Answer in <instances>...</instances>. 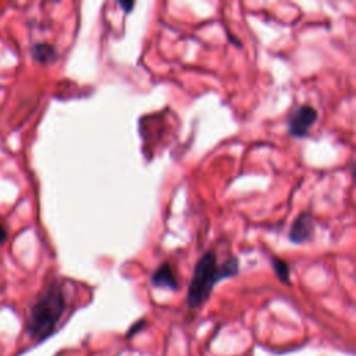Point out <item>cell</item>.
<instances>
[{"label": "cell", "mask_w": 356, "mask_h": 356, "mask_svg": "<svg viewBox=\"0 0 356 356\" xmlns=\"http://www.w3.org/2000/svg\"><path fill=\"white\" fill-rule=\"evenodd\" d=\"M239 271V261L236 257H229L222 264H218L217 256L213 250H207L197 260L192 281L188 288L186 305L191 309H199L210 296L216 284L224 278L234 277Z\"/></svg>", "instance_id": "obj_1"}, {"label": "cell", "mask_w": 356, "mask_h": 356, "mask_svg": "<svg viewBox=\"0 0 356 356\" xmlns=\"http://www.w3.org/2000/svg\"><path fill=\"white\" fill-rule=\"evenodd\" d=\"M67 309V299L58 282L50 284L29 312L26 334L31 339L43 341L51 335Z\"/></svg>", "instance_id": "obj_2"}, {"label": "cell", "mask_w": 356, "mask_h": 356, "mask_svg": "<svg viewBox=\"0 0 356 356\" xmlns=\"http://www.w3.org/2000/svg\"><path fill=\"white\" fill-rule=\"evenodd\" d=\"M318 113L314 107L309 104H302L295 108L288 117V132L295 138H305L309 134V129L317 121Z\"/></svg>", "instance_id": "obj_3"}, {"label": "cell", "mask_w": 356, "mask_h": 356, "mask_svg": "<svg viewBox=\"0 0 356 356\" xmlns=\"http://www.w3.org/2000/svg\"><path fill=\"white\" fill-rule=\"evenodd\" d=\"M289 241L293 243H305L313 236V217L310 213L299 214L291 225Z\"/></svg>", "instance_id": "obj_4"}, {"label": "cell", "mask_w": 356, "mask_h": 356, "mask_svg": "<svg viewBox=\"0 0 356 356\" xmlns=\"http://www.w3.org/2000/svg\"><path fill=\"white\" fill-rule=\"evenodd\" d=\"M152 284L157 288H168L175 291L178 288V282L175 274L168 263H163L152 275Z\"/></svg>", "instance_id": "obj_5"}, {"label": "cell", "mask_w": 356, "mask_h": 356, "mask_svg": "<svg viewBox=\"0 0 356 356\" xmlns=\"http://www.w3.org/2000/svg\"><path fill=\"white\" fill-rule=\"evenodd\" d=\"M32 54L33 57L42 63V64H49L51 61L56 60V50L53 46L47 44V43H39V44H35L33 49H32Z\"/></svg>", "instance_id": "obj_6"}, {"label": "cell", "mask_w": 356, "mask_h": 356, "mask_svg": "<svg viewBox=\"0 0 356 356\" xmlns=\"http://www.w3.org/2000/svg\"><path fill=\"white\" fill-rule=\"evenodd\" d=\"M271 266L278 277V280L284 284H289V266L280 257H271Z\"/></svg>", "instance_id": "obj_7"}, {"label": "cell", "mask_w": 356, "mask_h": 356, "mask_svg": "<svg viewBox=\"0 0 356 356\" xmlns=\"http://www.w3.org/2000/svg\"><path fill=\"white\" fill-rule=\"evenodd\" d=\"M143 324H145V321L143 320H140V321H138V324L134 327H131V330H129V332H128V335L127 337H131L132 334H136L139 330H142V327H143Z\"/></svg>", "instance_id": "obj_8"}, {"label": "cell", "mask_w": 356, "mask_h": 356, "mask_svg": "<svg viewBox=\"0 0 356 356\" xmlns=\"http://www.w3.org/2000/svg\"><path fill=\"white\" fill-rule=\"evenodd\" d=\"M120 6L124 8V11L128 14L131 10H132V7L135 6V3L134 1H120Z\"/></svg>", "instance_id": "obj_9"}, {"label": "cell", "mask_w": 356, "mask_h": 356, "mask_svg": "<svg viewBox=\"0 0 356 356\" xmlns=\"http://www.w3.org/2000/svg\"><path fill=\"white\" fill-rule=\"evenodd\" d=\"M6 238H7V232H6V227L0 222V245L6 241Z\"/></svg>", "instance_id": "obj_10"}]
</instances>
